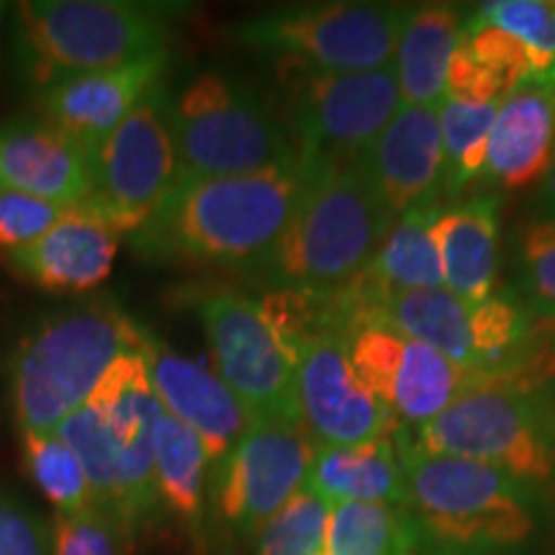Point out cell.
I'll return each instance as SVG.
<instances>
[{"instance_id":"obj_1","label":"cell","mask_w":555,"mask_h":555,"mask_svg":"<svg viewBox=\"0 0 555 555\" xmlns=\"http://www.w3.org/2000/svg\"><path fill=\"white\" fill-rule=\"evenodd\" d=\"M311 168L301 157L232 178L178 180L127 242L152 266L249 273L281 242Z\"/></svg>"},{"instance_id":"obj_2","label":"cell","mask_w":555,"mask_h":555,"mask_svg":"<svg viewBox=\"0 0 555 555\" xmlns=\"http://www.w3.org/2000/svg\"><path fill=\"white\" fill-rule=\"evenodd\" d=\"M399 450L422 555H519L535 540L543 504L496 468L425 453L401 429Z\"/></svg>"},{"instance_id":"obj_3","label":"cell","mask_w":555,"mask_h":555,"mask_svg":"<svg viewBox=\"0 0 555 555\" xmlns=\"http://www.w3.org/2000/svg\"><path fill=\"white\" fill-rule=\"evenodd\" d=\"M309 183L273 253L247 278L268 291H332L367 268L393 219L360 163H307Z\"/></svg>"},{"instance_id":"obj_4","label":"cell","mask_w":555,"mask_h":555,"mask_svg":"<svg viewBox=\"0 0 555 555\" xmlns=\"http://www.w3.org/2000/svg\"><path fill=\"white\" fill-rule=\"evenodd\" d=\"M139 327L114 301H90L41 319L9 358V397L21 433H57L93 397L106 371L144 347Z\"/></svg>"},{"instance_id":"obj_5","label":"cell","mask_w":555,"mask_h":555,"mask_svg":"<svg viewBox=\"0 0 555 555\" xmlns=\"http://www.w3.org/2000/svg\"><path fill=\"white\" fill-rule=\"evenodd\" d=\"M170 11L127 0H26L13 11V54L34 95L54 82L168 52Z\"/></svg>"},{"instance_id":"obj_6","label":"cell","mask_w":555,"mask_h":555,"mask_svg":"<svg viewBox=\"0 0 555 555\" xmlns=\"http://www.w3.org/2000/svg\"><path fill=\"white\" fill-rule=\"evenodd\" d=\"M180 180L249 176L296 159L281 106L221 69H201L170 93Z\"/></svg>"},{"instance_id":"obj_7","label":"cell","mask_w":555,"mask_h":555,"mask_svg":"<svg viewBox=\"0 0 555 555\" xmlns=\"http://www.w3.org/2000/svg\"><path fill=\"white\" fill-rule=\"evenodd\" d=\"M356 327L386 324L420 339L453 363L486 376L515 380L525 365L532 324L538 322L522 298L496 291L486 301L468 304L446 288L380 294L347 283Z\"/></svg>"},{"instance_id":"obj_8","label":"cell","mask_w":555,"mask_h":555,"mask_svg":"<svg viewBox=\"0 0 555 555\" xmlns=\"http://www.w3.org/2000/svg\"><path fill=\"white\" fill-rule=\"evenodd\" d=\"M412 442L496 468L543 506L555 504V409L517 380L474 388L416 429Z\"/></svg>"},{"instance_id":"obj_9","label":"cell","mask_w":555,"mask_h":555,"mask_svg":"<svg viewBox=\"0 0 555 555\" xmlns=\"http://www.w3.org/2000/svg\"><path fill=\"white\" fill-rule=\"evenodd\" d=\"M406 13L409 5L356 0L288 5L240 21L229 39L278 73H367L393 65Z\"/></svg>"},{"instance_id":"obj_10","label":"cell","mask_w":555,"mask_h":555,"mask_svg":"<svg viewBox=\"0 0 555 555\" xmlns=\"http://www.w3.org/2000/svg\"><path fill=\"white\" fill-rule=\"evenodd\" d=\"M304 422H253L245 437L208 478V555H224L260 530L307 483L314 457Z\"/></svg>"},{"instance_id":"obj_11","label":"cell","mask_w":555,"mask_h":555,"mask_svg":"<svg viewBox=\"0 0 555 555\" xmlns=\"http://www.w3.org/2000/svg\"><path fill=\"white\" fill-rule=\"evenodd\" d=\"M180 301L206 332L217 376L255 422H301L294 358L262 311L260 298L227 286H193L180 294Z\"/></svg>"},{"instance_id":"obj_12","label":"cell","mask_w":555,"mask_h":555,"mask_svg":"<svg viewBox=\"0 0 555 555\" xmlns=\"http://www.w3.org/2000/svg\"><path fill=\"white\" fill-rule=\"evenodd\" d=\"M401 106L397 69L281 73V114L304 163H356Z\"/></svg>"},{"instance_id":"obj_13","label":"cell","mask_w":555,"mask_h":555,"mask_svg":"<svg viewBox=\"0 0 555 555\" xmlns=\"http://www.w3.org/2000/svg\"><path fill=\"white\" fill-rule=\"evenodd\" d=\"M178 180L170 88L159 82L93 152V191L86 206L121 237H129L176 189Z\"/></svg>"},{"instance_id":"obj_14","label":"cell","mask_w":555,"mask_h":555,"mask_svg":"<svg viewBox=\"0 0 555 555\" xmlns=\"http://www.w3.org/2000/svg\"><path fill=\"white\" fill-rule=\"evenodd\" d=\"M347 350L360 380L388 409L401 433H416L474 388L504 380L468 371L420 339L378 322L352 330Z\"/></svg>"},{"instance_id":"obj_15","label":"cell","mask_w":555,"mask_h":555,"mask_svg":"<svg viewBox=\"0 0 555 555\" xmlns=\"http://www.w3.org/2000/svg\"><path fill=\"white\" fill-rule=\"evenodd\" d=\"M298 414L314 446L350 448L393 433V416L352 367L347 335L322 332L296 352Z\"/></svg>"},{"instance_id":"obj_16","label":"cell","mask_w":555,"mask_h":555,"mask_svg":"<svg viewBox=\"0 0 555 555\" xmlns=\"http://www.w3.org/2000/svg\"><path fill=\"white\" fill-rule=\"evenodd\" d=\"M168 67L170 52H155L129 65L54 82L37 93V116L73 137L93 157L137 103L165 82Z\"/></svg>"},{"instance_id":"obj_17","label":"cell","mask_w":555,"mask_h":555,"mask_svg":"<svg viewBox=\"0 0 555 555\" xmlns=\"http://www.w3.org/2000/svg\"><path fill=\"white\" fill-rule=\"evenodd\" d=\"M142 356L147 360L152 388L165 412L201 437L211 457V468L224 461L255 422L245 404L217 373L198 360L170 350L150 332Z\"/></svg>"},{"instance_id":"obj_18","label":"cell","mask_w":555,"mask_h":555,"mask_svg":"<svg viewBox=\"0 0 555 555\" xmlns=\"http://www.w3.org/2000/svg\"><path fill=\"white\" fill-rule=\"evenodd\" d=\"M358 163L393 221L422 201L437 198L446 176L437 106L401 103L393 119Z\"/></svg>"},{"instance_id":"obj_19","label":"cell","mask_w":555,"mask_h":555,"mask_svg":"<svg viewBox=\"0 0 555 555\" xmlns=\"http://www.w3.org/2000/svg\"><path fill=\"white\" fill-rule=\"evenodd\" d=\"M119 237L108 221L86 204L67 208L65 217L31 245L0 255L18 281L50 294H88L114 270Z\"/></svg>"},{"instance_id":"obj_20","label":"cell","mask_w":555,"mask_h":555,"mask_svg":"<svg viewBox=\"0 0 555 555\" xmlns=\"http://www.w3.org/2000/svg\"><path fill=\"white\" fill-rule=\"evenodd\" d=\"M0 191L80 206L93 191V157L41 116L0 121Z\"/></svg>"},{"instance_id":"obj_21","label":"cell","mask_w":555,"mask_h":555,"mask_svg":"<svg viewBox=\"0 0 555 555\" xmlns=\"http://www.w3.org/2000/svg\"><path fill=\"white\" fill-rule=\"evenodd\" d=\"M555 165V103L551 90L522 86L499 103L483 178L504 191L543 185Z\"/></svg>"},{"instance_id":"obj_22","label":"cell","mask_w":555,"mask_h":555,"mask_svg":"<svg viewBox=\"0 0 555 555\" xmlns=\"http://www.w3.org/2000/svg\"><path fill=\"white\" fill-rule=\"evenodd\" d=\"M502 198L470 196L442 206L433 237L442 262V288L468 304L496 294Z\"/></svg>"},{"instance_id":"obj_23","label":"cell","mask_w":555,"mask_h":555,"mask_svg":"<svg viewBox=\"0 0 555 555\" xmlns=\"http://www.w3.org/2000/svg\"><path fill=\"white\" fill-rule=\"evenodd\" d=\"M152 453L163 515L178 525L198 555H208L206 515L211 457L204 442L193 429L165 412L152 433Z\"/></svg>"},{"instance_id":"obj_24","label":"cell","mask_w":555,"mask_h":555,"mask_svg":"<svg viewBox=\"0 0 555 555\" xmlns=\"http://www.w3.org/2000/svg\"><path fill=\"white\" fill-rule=\"evenodd\" d=\"M311 494L330 506L350 502H384L406 506V476L401 466L399 429L378 440L350 448H314L307 474Z\"/></svg>"},{"instance_id":"obj_25","label":"cell","mask_w":555,"mask_h":555,"mask_svg":"<svg viewBox=\"0 0 555 555\" xmlns=\"http://www.w3.org/2000/svg\"><path fill=\"white\" fill-rule=\"evenodd\" d=\"M463 21L466 13L453 3L409 5L393 60L401 103L435 108L442 101Z\"/></svg>"},{"instance_id":"obj_26","label":"cell","mask_w":555,"mask_h":555,"mask_svg":"<svg viewBox=\"0 0 555 555\" xmlns=\"http://www.w3.org/2000/svg\"><path fill=\"white\" fill-rule=\"evenodd\" d=\"M440 208L437 198H429L401 214L356 283L380 294L442 288V262L433 237Z\"/></svg>"},{"instance_id":"obj_27","label":"cell","mask_w":555,"mask_h":555,"mask_svg":"<svg viewBox=\"0 0 555 555\" xmlns=\"http://www.w3.org/2000/svg\"><path fill=\"white\" fill-rule=\"evenodd\" d=\"M422 535L404 504L350 502L332 506L324 555H416Z\"/></svg>"},{"instance_id":"obj_28","label":"cell","mask_w":555,"mask_h":555,"mask_svg":"<svg viewBox=\"0 0 555 555\" xmlns=\"http://www.w3.org/2000/svg\"><path fill=\"white\" fill-rule=\"evenodd\" d=\"M88 401H93L99 412L106 416L121 446L155 433L157 420L165 414L155 388H152L142 350L127 352L116 360Z\"/></svg>"},{"instance_id":"obj_29","label":"cell","mask_w":555,"mask_h":555,"mask_svg":"<svg viewBox=\"0 0 555 555\" xmlns=\"http://www.w3.org/2000/svg\"><path fill=\"white\" fill-rule=\"evenodd\" d=\"M496 111L499 103L455 99V95H442V101L437 103L442 150H446V176H442L446 193L457 196L470 183L483 178L486 144H489Z\"/></svg>"},{"instance_id":"obj_30","label":"cell","mask_w":555,"mask_h":555,"mask_svg":"<svg viewBox=\"0 0 555 555\" xmlns=\"http://www.w3.org/2000/svg\"><path fill=\"white\" fill-rule=\"evenodd\" d=\"M57 435L73 448V453L82 463L90 491H93V504L111 515L116 502V489H119L124 446L111 429L106 416L99 412L93 401H88L62 422Z\"/></svg>"},{"instance_id":"obj_31","label":"cell","mask_w":555,"mask_h":555,"mask_svg":"<svg viewBox=\"0 0 555 555\" xmlns=\"http://www.w3.org/2000/svg\"><path fill=\"white\" fill-rule=\"evenodd\" d=\"M476 16L509 34L530 62L532 86L555 88V3L551 0H491Z\"/></svg>"},{"instance_id":"obj_32","label":"cell","mask_w":555,"mask_h":555,"mask_svg":"<svg viewBox=\"0 0 555 555\" xmlns=\"http://www.w3.org/2000/svg\"><path fill=\"white\" fill-rule=\"evenodd\" d=\"M24 435V468L57 515L90 509L93 491L73 448L57 433Z\"/></svg>"},{"instance_id":"obj_33","label":"cell","mask_w":555,"mask_h":555,"mask_svg":"<svg viewBox=\"0 0 555 555\" xmlns=\"http://www.w3.org/2000/svg\"><path fill=\"white\" fill-rule=\"evenodd\" d=\"M522 304L535 319H555V219L525 217L512 234Z\"/></svg>"},{"instance_id":"obj_34","label":"cell","mask_w":555,"mask_h":555,"mask_svg":"<svg viewBox=\"0 0 555 555\" xmlns=\"http://www.w3.org/2000/svg\"><path fill=\"white\" fill-rule=\"evenodd\" d=\"M332 506L301 489L255 538L253 555H324Z\"/></svg>"},{"instance_id":"obj_35","label":"cell","mask_w":555,"mask_h":555,"mask_svg":"<svg viewBox=\"0 0 555 555\" xmlns=\"http://www.w3.org/2000/svg\"><path fill=\"white\" fill-rule=\"evenodd\" d=\"M50 532L52 555H129L134 540L119 519L99 506L73 515H54Z\"/></svg>"},{"instance_id":"obj_36","label":"cell","mask_w":555,"mask_h":555,"mask_svg":"<svg viewBox=\"0 0 555 555\" xmlns=\"http://www.w3.org/2000/svg\"><path fill=\"white\" fill-rule=\"evenodd\" d=\"M67 206L29 193L0 191V255L21 249L44 237L65 217Z\"/></svg>"},{"instance_id":"obj_37","label":"cell","mask_w":555,"mask_h":555,"mask_svg":"<svg viewBox=\"0 0 555 555\" xmlns=\"http://www.w3.org/2000/svg\"><path fill=\"white\" fill-rule=\"evenodd\" d=\"M0 555H52L50 525L0 483Z\"/></svg>"},{"instance_id":"obj_38","label":"cell","mask_w":555,"mask_h":555,"mask_svg":"<svg viewBox=\"0 0 555 555\" xmlns=\"http://www.w3.org/2000/svg\"><path fill=\"white\" fill-rule=\"evenodd\" d=\"M538 214H543L547 219H555V165L551 176L540 185V198H538Z\"/></svg>"},{"instance_id":"obj_39","label":"cell","mask_w":555,"mask_h":555,"mask_svg":"<svg viewBox=\"0 0 555 555\" xmlns=\"http://www.w3.org/2000/svg\"><path fill=\"white\" fill-rule=\"evenodd\" d=\"M3 11H5V5H3V3H0V18H3Z\"/></svg>"},{"instance_id":"obj_40","label":"cell","mask_w":555,"mask_h":555,"mask_svg":"<svg viewBox=\"0 0 555 555\" xmlns=\"http://www.w3.org/2000/svg\"><path fill=\"white\" fill-rule=\"evenodd\" d=\"M553 103H555V88H553Z\"/></svg>"},{"instance_id":"obj_41","label":"cell","mask_w":555,"mask_h":555,"mask_svg":"<svg viewBox=\"0 0 555 555\" xmlns=\"http://www.w3.org/2000/svg\"><path fill=\"white\" fill-rule=\"evenodd\" d=\"M553 356H555V352H553Z\"/></svg>"}]
</instances>
